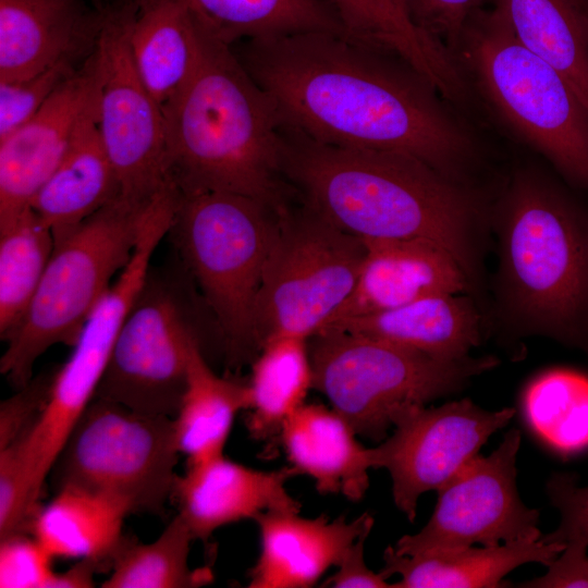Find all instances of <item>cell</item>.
<instances>
[{"label": "cell", "mask_w": 588, "mask_h": 588, "mask_svg": "<svg viewBox=\"0 0 588 588\" xmlns=\"http://www.w3.org/2000/svg\"><path fill=\"white\" fill-rule=\"evenodd\" d=\"M231 49L281 122L315 142L409 155L456 179L473 156L468 131L441 94L396 54L333 32Z\"/></svg>", "instance_id": "obj_1"}, {"label": "cell", "mask_w": 588, "mask_h": 588, "mask_svg": "<svg viewBox=\"0 0 588 588\" xmlns=\"http://www.w3.org/2000/svg\"><path fill=\"white\" fill-rule=\"evenodd\" d=\"M283 172L298 198L364 241L417 240L474 269L475 198L460 182L404 154L324 145L281 123Z\"/></svg>", "instance_id": "obj_2"}, {"label": "cell", "mask_w": 588, "mask_h": 588, "mask_svg": "<svg viewBox=\"0 0 588 588\" xmlns=\"http://www.w3.org/2000/svg\"><path fill=\"white\" fill-rule=\"evenodd\" d=\"M163 119L167 181L180 195L233 193L277 211L297 197L278 110L230 47L204 35L198 66Z\"/></svg>", "instance_id": "obj_3"}, {"label": "cell", "mask_w": 588, "mask_h": 588, "mask_svg": "<svg viewBox=\"0 0 588 588\" xmlns=\"http://www.w3.org/2000/svg\"><path fill=\"white\" fill-rule=\"evenodd\" d=\"M504 299L530 330L588 352V212L529 171L510 182L500 208Z\"/></svg>", "instance_id": "obj_4"}, {"label": "cell", "mask_w": 588, "mask_h": 588, "mask_svg": "<svg viewBox=\"0 0 588 588\" xmlns=\"http://www.w3.org/2000/svg\"><path fill=\"white\" fill-rule=\"evenodd\" d=\"M456 49L512 132L588 192V110L565 77L527 50L495 10L476 11Z\"/></svg>", "instance_id": "obj_5"}, {"label": "cell", "mask_w": 588, "mask_h": 588, "mask_svg": "<svg viewBox=\"0 0 588 588\" xmlns=\"http://www.w3.org/2000/svg\"><path fill=\"white\" fill-rule=\"evenodd\" d=\"M147 205L115 198L53 235V250L30 306L4 340L0 371L15 388L32 380L36 360L48 348L76 343L112 277L130 261Z\"/></svg>", "instance_id": "obj_6"}, {"label": "cell", "mask_w": 588, "mask_h": 588, "mask_svg": "<svg viewBox=\"0 0 588 588\" xmlns=\"http://www.w3.org/2000/svg\"><path fill=\"white\" fill-rule=\"evenodd\" d=\"M313 389L357 436L381 442L406 409L461 390L492 356L442 358L339 330L308 339Z\"/></svg>", "instance_id": "obj_7"}, {"label": "cell", "mask_w": 588, "mask_h": 588, "mask_svg": "<svg viewBox=\"0 0 588 588\" xmlns=\"http://www.w3.org/2000/svg\"><path fill=\"white\" fill-rule=\"evenodd\" d=\"M278 211L238 194L180 195L169 233L221 330L230 359L258 351L254 308Z\"/></svg>", "instance_id": "obj_8"}, {"label": "cell", "mask_w": 588, "mask_h": 588, "mask_svg": "<svg viewBox=\"0 0 588 588\" xmlns=\"http://www.w3.org/2000/svg\"><path fill=\"white\" fill-rule=\"evenodd\" d=\"M365 254V241L301 199L278 211L254 308L258 352L275 335L308 340L321 331L351 296Z\"/></svg>", "instance_id": "obj_9"}, {"label": "cell", "mask_w": 588, "mask_h": 588, "mask_svg": "<svg viewBox=\"0 0 588 588\" xmlns=\"http://www.w3.org/2000/svg\"><path fill=\"white\" fill-rule=\"evenodd\" d=\"M180 452L173 418L94 397L70 431L50 475L56 490L99 493L131 513L161 514Z\"/></svg>", "instance_id": "obj_10"}, {"label": "cell", "mask_w": 588, "mask_h": 588, "mask_svg": "<svg viewBox=\"0 0 588 588\" xmlns=\"http://www.w3.org/2000/svg\"><path fill=\"white\" fill-rule=\"evenodd\" d=\"M173 217V207L166 200L147 207L130 261L87 318L68 360L53 375L46 407L20 443L33 499H39L70 431L95 397L120 329L147 281L150 259L169 233Z\"/></svg>", "instance_id": "obj_11"}, {"label": "cell", "mask_w": 588, "mask_h": 588, "mask_svg": "<svg viewBox=\"0 0 588 588\" xmlns=\"http://www.w3.org/2000/svg\"><path fill=\"white\" fill-rule=\"evenodd\" d=\"M131 0L102 7V24L89 56L97 122L114 169L119 198L146 206L168 184L162 112L132 60L127 22Z\"/></svg>", "instance_id": "obj_12"}, {"label": "cell", "mask_w": 588, "mask_h": 588, "mask_svg": "<svg viewBox=\"0 0 588 588\" xmlns=\"http://www.w3.org/2000/svg\"><path fill=\"white\" fill-rule=\"evenodd\" d=\"M520 438L518 429L509 430L497 450L475 457L441 488L426 526L400 538L394 552L418 555L540 538L539 511L526 506L517 492Z\"/></svg>", "instance_id": "obj_13"}, {"label": "cell", "mask_w": 588, "mask_h": 588, "mask_svg": "<svg viewBox=\"0 0 588 588\" xmlns=\"http://www.w3.org/2000/svg\"><path fill=\"white\" fill-rule=\"evenodd\" d=\"M196 341L170 286L148 275L120 329L95 397L173 418Z\"/></svg>", "instance_id": "obj_14"}, {"label": "cell", "mask_w": 588, "mask_h": 588, "mask_svg": "<svg viewBox=\"0 0 588 588\" xmlns=\"http://www.w3.org/2000/svg\"><path fill=\"white\" fill-rule=\"evenodd\" d=\"M514 414L513 408L486 411L468 399L414 406L396 418L390 437L371 448L373 469L389 471L394 503L412 523L420 495L454 479Z\"/></svg>", "instance_id": "obj_15"}, {"label": "cell", "mask_w": 588, "mask_h": 588, "mask_svg": "<svg viewBox=\"0 0 588 588\" xmlns=\"http://www.w3.org/2000/svg\"><path fill=\"white\" fill-rule=\"evenodd\" d=\"M88 58L26 123L0 140V229L30 206L64 156L93 96Z\"/></svg>", "instance_id": "obj_16"}, {"label": "cell", "mask_w": 588, "mask_h": 588, "mask_svg": "<svg viewBox=\"0 0 588 588\" xmlns=\"http://www.w3.org/2000/svg\"><path fill=\"white\" fill-rule=\"evenodd\" d=\"M296 475L291 466L259 470L221 454L187 464L176 476L171 499L194 540L206 541L220 527L262 512H299L301 503L286 490Z\"/></svg>", "instance_id": "obj_17"}, {"label": "cell", "mask_w": 588, "mask_h": 588, "mask_svg": "<svg viewBox=\"0 0 588 588\" xmlns=\"http://www.w3.org/2000/svg\"><path fill=\"white\" fill-rule=\"evenodd\" d=\"M101 24L102 5L84 0H0V81L89 57Z\"/></svg>", "instance_id": "obj_18"}, {"label": "cell", "mask_w": 588, "mask_h": 588, "mask_svg": "<svg viewBox=\"0 0 588 588\" xmlns=\"http://www.w3.org/2000/svg\"><path fill=\"white\" fill-rule=\"evenodd\" d=\"M295 511H267L254 517L260 552L249 569V588H309L368 528L373 517L363 513L348 522L343 515L305 518Z\"/></svg>", "instance_id": "obj_19"}, {"label": "cell", "mask_w": 588, "mask_h": 588, "mask_svg": "<svg viewBox=\"0 0 588 588\" xmlns=\"http://www.w3.org/2000/svg\"><path fill=\"white\" fill-rule=\"evenodd\" d=\"M365 243L366 254L355 287L329 323L429 296L461 294L468 286L466 271L437 244L417 240Z\"/></svg>", "instance_id": "obj_20"}, {"label": "cell", "mask_w": 588, "mask_h": 588, "mask_svg": "<svg viewBox=\"0 0 588 588\" xmlns=\"http://www.w3.org/2000/svg\"><path fill=\"white\" fill-rule=\"evenodd\" d=\"M357 437L332 407L304 403L285 420L278 439L290 466L309 476L319 493L356 502L365 497L373 468L371 448Z\"/></svg>", "instance_id": "obj_21"}, {"label": "cell", "mask_w": 588, "mask_h": 588, "mask_svg": "<svg viewBox=\"0 0 588 588\" xmlns=\"http://www.w3.org/2000/svg\"><path fill=\"white\" fill-rule=\"evenodd\" d=\"M127 40L134 66L163 115L198 66L204 34L177 0H131Z\"/></svg>", "instance_id": "obj_22"}, {"label": "cell", "mask_w": 588, "mask_h": 588, "mask_svg": "<svg viewBox=\"0 0 588 588\" xmlns=\"http://www.w3.org/2000/svg\"><path fill=\"white\" fill-rule=\"evenodd\" d=\"M323 330L344 331L442 358L466 357L481 339L478 310L468 297L460 294L429 296L392 309L341 319Z\"/></svg>", "instance_id": "obj_23"}, {"label": "cell", "mask_w": 588, "mask_h": 588, "mask_svg": "<svg viewBox=\"0 0 588 588\" xmlns=\"http://www.w3.org/2000/svg\"><path fill=\"white\" fill-rule=\"evenodd\" d=\"M115 198L119 184L99 132L94 89L64 156L29 207L57 235Z\"/></svg>", "instance_id": "obj_24"}, {"label": "cell", "mask_w": 588, "mask_h": 588, "mask_svg": "<svg viewBox=\"0 0 588 588\" xmlns=\"http://www.w3.org/2000/svg\"><path fill=\"white\" fill-rule=\"evenodd\" d=\"M565 544L538 539H520L494 547L399 555L393 547L383 552L385 579L399 575L391 588H495L514 568L537 562L546 566L562 552Z\"/></svg>", "instance_id": "obj_25"}, {"label": "cell", "mask_w": 588, "mask_h": 588, "mask_svg": "<svg viewBox=\"0 0 588 588\" xmlns=\"http://www.w3.org/2000/svg\"><path fill=\"white\" fill-rule=\"evenodd\" d=\"M345 34L399 56L448 100L465 91L462 72L452 51L420 29L401 0H327Z\"/></svg>", "instance_id": "obj_26"}, {"label": "cell", "mask_w": 588, "mask_h": 588, "mask_svg": "<svg viewBox=\"0 0 588 588\" xmlns=\"http://www.w3.org/2000/svg\"><path fill=\"white\" fill-rule=\"evenodd\" d=\"M128 510L87 490L64 487L36 511L29 530L52 559L91 560L111 566L123 541Z\"/></svg>", "instance_id": "obj_27"}, {"label": "cell", "mask_w": 588, "mask_h": 588, "mask_svg": "<svg viewBox=\"0 0 588 588\" xmlns=\"http://www.w3.org/2000/svg\"><path fill=\"white\" fill-rule=\"evenodd\" d=\"M205 36L226 47L309 32L345 33L327 0H177Z\"/></svg>", "instance_id": "obj_28"}, {"label": "cell", "mask_w": 588, "mask_h": 588, "mask_svg": "<svg viewBox=\"0 0 588 588\" xmlns=\"http://www.w3.org/2000/svg\"><path fill=\"white\" fill-rule=\"evenodd\" d=\"M249 406V383L215 373L197 340L192 346L185 389L173 417L176 446L187 464L223 454L236 415Z\"/></svg>", "instance_id": "obj_29"}, {"label": "cell", "mask_w": 588, "mask_h": 588, "mask_svg": "<svg viewBox=\"0 0 588 588\" xmlns=\"http://www.w3.org/2000/svg\"><path fill=\"white\" fill-rule=\"evenodd\" d=\"M516 39L571 84L588 110V28L575 0H495Z\"/></svg>", "instance_id": "obj_30"}, {"label": "cell", "mask_w": 588, "mask_h": 588, "mask_svg": "<svg viewBox=\"0 0 588 588\" xmlns=\"http://www.w3.org/2000/svg\"><path fill=\"white\" fill-rule=\"evenodd\" d=\"M250 406L246 427L252 438H279L285 420L313 389L308 340L275 335L264 342L252 366Z\"/></svg>", "instance_id": "obj_31"}, {"label": "cell", "mask_w": 588, "mask_h": 588, "mask_svg": "<svg viewBox=\"0 0 588 588\" xmlns=\"http://www.w3.org/2000/svg\"><path fill=\"white\" fill-rule=\"evenodd\" d=\"M54 246L51 229L28 207L0 229V336L21 323Z\"/></svg>", "instance_id": "obj_32"}, {"label": "cell", "mask_w": 588, "mask_h": 588, "mask_svg": "<svg viewBox=\"0 0 588 588\" xmlns=\"http://www.w3.org/2000/svg\"><path fill=\"white\" fill-rule=\"evenodd\" d=\"M195 541L183 518L176 514L151 542L123 539L111 561L102 588H191L206 585L211 572L188 564Z\"/></svg>", "instance_id": "obj_33"}, {"label": "cell", "mask_w": 588, "mask_h": 588, "mask_svg": "<svg viewBox=\"0 0 588 588\" xmlns=\"http://www.w3.org/2000/svg\"><path fill=\"white\" fill-rule=\"evenodd\" d=\"M523 407L532 430L559 453L588 449V373L569 368L540 373L526 388Z\"/></svg>", "instance_id": "obj_34"}, {"label": "cell", "mask_w": 588, "mask_h": 588, "mask_svg": "<svg viewBox=\"0 0 588 588\" xmlns=\"http://www.w3.org/2000/svg\"><path fill=\"white\" fill-rule=\"evenodd\" d=\"M61 62L33 76L0 81V140L26 123L84 64Z\"/></svg>", "instance_id": "obj_35"}, {"label": "cell", "mask_w": 588, "mask_h": 588, "mask_svg": "<svg viewBox=\"0 0 588 588\" xmlns=\"http://www.w3.org/2000/svg\"><path fill=\"white\" fill-rule=\"evenodd\" d=\"M0 540L1 588H49L53 559L34 536L17 532Z\"/></svg>", "instance_id": "obj_36"}, {"label": "cell", "mask_w": 588, "mask_h": 588, "mask_svg": "<svg viewBox=\"0 0 588 588\" xmlns=\"http://www.w3.org/2000/svg\"><path fill=\"white\" fill-rule=\"evenodd\" d=\"M547 493L559 510L561 522L542 539L562 544L579 540L588 546V487L578 486V478L573 473H555L547 482Z\"/></svg>", "instance_id": "obj_37"}, {"label": "cell", "mask_w": 588, "mask_h": 588, "mask_svg": "<svg viewBox=\"0 0 588 588\" xmlns=\"http://www.w3.org/2000/svg\"><path fill=\"white\" fill-rule=\"evenodd\" d=\"M54 373L38 376L0 405V450L24 440L49 399Z\"/></svg>", "instance_id": "obj_38"}, {"label": "cell", "mask_w": 588, "mask_h": 588, "mask_svg": "<svg viewBox=\"0 0 588 588\" xmlns=\"http://www.w3.org/2000/svg\"><path fill=\"white\" fill-rule=\"evenodd\" d=\"M479 2L480 0H404V5L420 29L452 51L456 49Z\"/></svg>", "instance_id": "obj_39"}, {"label": "cell", "mask_w": 588, "mask_h": 588, "mask_svg": "<svg viewBox=\"0 0 588 588\" xmlns=\"http://www.w3.org/2000/svg\"><path fill=\"white\" fill-rule=\"evenodd\" d=\"M588 546L579 540L565 542L562 552L548 565L540 577L520 583L527 588L588 587Z\"/></svg>", "instance_id": "obj_40"}, {"label": "cell", "mask_w": 588, "mask_h": 588, "mask_svg": "<svg viewBox=\"0 0 588 588\" xmlns=\"http://www.w3.org/2000/svg\"><path fill=\"white\" fill-rule=\"evenodd\" d=\"M371 528L366 529L344 552L336 573L326 585L333 588H391V584L380 574L375 573L365 563V543Z\"/></svg>", "instance_id": "obj_41"}, {"label": "cell", "mask_w": 588, "mask_h": 588, "mask_svg": "<svg viewBox=\"0 0 588 588\" xmlns=\"http://www.w3.org/2000/svg\"><path fill=\"white\" fill-rule=\"evenodd\" d=\"M103 566L91 560L78 562L64 572H54L49 588H90L94 587V576Z\"/></svg>", "instance_id": "obj_42"}, {"label": "cell", "mask_w": 588, "mask_h": 588, "mask_svg": "<svg viewBox=\"0 0 588 588\" xmlns=\"http://www.w3.org/2000/svg\"><path fill=\"white\" fill-rule=\"evenodd\" d=\"M588 28V0H575Z\"/></svg>", "instance_id": "obj_43"}, {"label": "cell", "mask_w": 588, "mask_h": 588, "mask_svg": "<svg viewBox=\"0 0 588 588\" xmlns=\"http://www.w3.org/2000/svg\"><path fill=\"white\" fill-rule=\"evenodd\" d=\"M401 1H402V2H403V4H404V0H401Z\"/></svg>", "instance_id": "obj_44"}]
</instances>
